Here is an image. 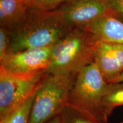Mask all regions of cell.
I'll use <instances>...</instances> for the list:
<instances>
[{
  "label": "cell",
  "instance_id": "obj_1",
  "mask_svg": "<svg viewBox=\"0 0 123 123\" xmlns=\"http://www.w3.org/2000/svg\"><path fill=\"white\" fill-rule=\"evenodd\" d=\"M7 27L10 33L7 54L53 46L72 29L53 11L31 7L22 18Z\"/></svg>",
  "mask_w": 123,
  "mask_h": 123
},
{
  "label": "cell",
  "instance_id": "obj_2",
  "mask_svg": "<svg viewBox=\"0 0 123 123\" xmlns=\"http://www.w3.org/2000/svg\"><path fill=\"white\" fill-rule=\"evenodd\" d=\"M108 86L94 62L77 74L67 105L92 120L107 123L104 99Z\"/></svg>",
  "mask_w": 123,
  "mask_h": 123
},
{
  "label": "cell",
  "instance_id": "obj_3",
  "mask_svg": "<svg viewBox=\"0 0 123 123\" xmlns=\"http://www.w3.org/2000/svg\"><path fill=\"white\" fill-rule=\"evenodd\" d=\"M95 40L84 28L72 29L53 46L50 63L44 73L78 74L94 62Z\"/></svg>",
  "mask_w": 123,
  "mask_h": 123
},
{
  "label": "cell",
  "instance_id": "obj_4",
  "mask_svg": "<svg viewBox=\"0 0 123 123\" xmlns=\"http://www.w3.org/2000/svg\"><path fill=\"white\" fill-rule=\"evenodd\" d=\"M77 74L44 73L34 99L28 123H47L67 105Z\"/></svg>",
  "mask_w": 123,
  "mask_h": 123
},
{
  "label": "cell",
  "instance_id": "obj_5",
  "mask_svg": "<svg viewBox=\"0 0 123 123\" xmlns=\"http://www.w3.org/2000/svg\"><path fill=\"white\" fill-rule=\"evenodd\" d=\"M43 75L18 76L0 67V119L25 101L38 88Z\"/></svg>",
  "mask_w": 123,
  "mask_h": 123
},
{
  "label": "cell",
  "instance_id": "obj_6",
  "mask_svg": "<svg viewBox=\"0 0 123 123\" xmlns=\"http://www.w3.org/2000/svg\"><path fill=\"white\" fill-rule=\"evenodd\" d=\"M53 46L28 49L9 53L0 61V67L12 74L33 76L44 74L50 63Z\"/></svg>",
  "mask_w": 123,
  "mask_h": 123
},
{
  "label": "cell",
  "instance_id": "obj_7",
  "mask_svg": "<svg viewBox=\"0 0 123 123\" xmlns=\"http://www.w3.org/2000/svg\"><path fill=\"white\" fill-rule=\"evenodd\" d=\"M54 13L70 28H85L109 14L105 0H68Z\"/></svg>",
  "mask_w": 123,
  "mask_h": 123
},
{
  "label": "cell",
  "instance_id": "obj_8",
  "mask_svg": "<svg viewBox=\"0 0 123 123\" xmlns=\"http://www.w3.org/2000/svg\"><path fill=\"white\" fill-rule=\"evenodd\" d=\"M94 62L108 83L123 71V44L95 41Z\"/></svg>",
  "mask_w": 123,
  "mask_h": 123
},
{
  "label": "cell",
  "instance_id": "obj_9",
  "mask_svg": "<svg viewBox=\"0 0 123 123\" xmlns=\"http://www.w3.org/2000/svg\"><path fill=\"white\" fill-rule=\"evenodd\" d=\"M85 29L95 41L123 44V21L107 14Z\"/></svg>",
  "mask_w": 123,
  "mask_h": 123
},
{
  "label": "cell",
  "instance_id": "obj_10",
  "mask_svg": "<svg viewBox=\"0 0 123 123\" xmlns=\"http://www.w3.org/2000/svg\"><path fill=\"white\" fill-rule=\"evenodd\" d=\"M29 7L27 0H0V26L12 25L24 16Z\"/></svg>",
  "mask_w": 123,
  "mask_h": 123
},
{
  "label": "cell",
  "instance_id": "obj_11",
  "mask_svg": "<svg viewBox=\"0 0 123 123\" xmlns=\"http://www.w3.org/2000/svg\"><path fill=\"white\" fill-rule=\"evenodd\" d=\"M104 104L107 114L110 116L115 108L123 106V81L109 83L104 97Z\"/></svg>",
  "mask_w": 123,
  "mask_h": 123
},
{
  "label": "cell",
  "instance_id": "obj_12",
  "mask_svg": "<svg viewBox=\"0 0 123 123\" xmlns=\"http://www.w3.org/2000/svg\"><path fill=\"white\" fill-rule=\"evenodd\" d=\"M37 90L24 103L4 117L1 118L0 123H28L31 108Z\"/></svg>",
  "mask_w": 123,
  "mask_h": 123
},
{
  "label": "cell",
  "instance_id": "obj_13",
  "mask_svg": "<svg viewBox=\"0 0 123 123\" xmlns=\"http://www.w3.org/2000/svg\"><path fill=\"white\" fill-rule=\"evenodd\" d=\"M59 115L62 123H100L89 119L68 105L63 108Z\"/></svg>",
  "mask_w": 123,
  "mask_h": 123
},
{
  "label": "cell",
  "instance_id": "obj_14",
  "mask_svg": "<svg viewBox=\"0 0 123 123\" xmlns=\"http://www.w3.org/2000/svg\"><path fill=\"white\" fill-rule=\"evenodd\" d=\"M68 0H27L29 6L44 11H54Z\"/></svg>",
  "mask_w": 123,
  "mask_h": 123
},
{
  "label": "cell",
  "instance_id": "obj_15",
  "mask_svg": "<svg viewBox=\"0 0 123 123\" xmlns=\"http://www.w3.org/2000/svg\"><path fill=\"white\" fill-rule=\"evenodd\" d=\"M10 45V33L7 27L0 26V61L4 59Z\"/></svg>",
  "mask_w": 123,
  "mask_h": 123
},
{
  "label": "cell",
  "instance_id": "obj_16",
  "mask_svg": "<svg viewBox=\"0 0 123 123\" xmlns=\"http://www.w3.org/2000/svg\"><path fill=\"white\" fill-rule=\"evenodd\" d=\"M108 13L123 21V0H105Z\"/></svg>",
  "mask_w": 123,
  "mask_h": 123
},
{
  "label": "cell",
  "instance_id": "obj_17",
  "mask_svg": "<svg viewBox=\"0 0 123 123\" xmlns=\"http://www.w3.org/2000/svg\"><path fill=\"white\" fill-rule=\"evenodd\" d=\"M47 123H62L61 117H60L59 114L56 116L53 119H52Z\"/></svg>",
  "mask_w": 123,
  "mask_h": 123
},
{
  "label": "cell",
  "instance_id": "obj_18",
  "mask_svg": "<svg viewBox=\"0 0 123 123\" xmlns=\"http://www.w3.org/2000/svg\"><path fill=\"white\" fill-rule=\"evenodd\" d=\"M123 81V71L121 73L119 76H118L116 79H115L111 83H119Z\"/></svg>",
  "mask_w": 123,
  "mask_h": 123
},
{
  "label": "cell",
  "instance_id": "obj_19",
  "mask_svg": "<svg viewBox=\"0 0 123 123\" xmlns=\"http://www.w3.org/2000/svg\"><path fill=\"white\" fill-rule=\"evenodd\" d=\"M123 123V121H122V122H121V123Z\"/></svg>",
  "mask_w": 123,
  "mask_h": 123
}]
</instances>
